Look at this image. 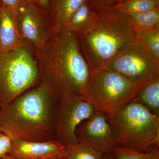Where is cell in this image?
Segmentation results:
<instances>
[{
  "label": "cell",
  "mask_w": 159,
  "mask_h": 159,
  "mask_svg": "<svg viewBox=\"0 0 159 159\" xmlns=\"http://www.w3.org/2000/svg\"><path fill=\"white\" fill-rule=\"evenodd\" d=\"M59 100L44 80L0 108V132L12 141L55 139Z\"/></svg>",
  "instance_id": "1"
},
{
  "label": "cell",
  "mask_w": 159,
  "mask_h": 159,
  "mask_svg": "<svg viewBox=\"0 0 159 159\" xmlns=\"http://www.w3.org/2000/svg\"><path fill=\"white\" fill-rule=\"evenodd\" d=\"M39 51L41 79L58 100L68 95L83 96L91 71L77 34L62 29L52 34Z\"/></svg>",
  "instance_id": "2"
},
{
  "label": "cell",
  "mask_w": 159,
  "mask_h": 159,
  "mask_svg": "<svg viewBox=\"0 0 159 159\" xmlns=\"http://www.w3.org/2000/svg\"><path fill=\"white\" fill-rule=\"evenodd\" d=\"M94 10L97 20L93 30L77 35L91 72L102 68L119 50L136 39L126 11L120 8L108 11Z\"/></svg>",
  "instance_id": "3"
},
{
  "label": "cell",
  "mask_w": 159,
  "mask_h": 159,
  "mask_svg": "<svg viewBox=\"0 0 159 159\" xmlns=\"http://www.w3.org/2000/svg\"><path fill=\"white\" fill-rule=\"evenodd\" d=\"M116 139V146L142 152L159 148V116L130 100L105 113Z\"/></svg>",
  "instance_id": "4"
},
{
  "label": "cell",
  "mask_w": 159,
  "mask_h": 159,
  "mask_svg": "<svg viewBox=\"0 0 159 159\" xmlns=\"http://www.w3.org/2000/svg\"><path fill=\"white\" fill-rule=\"evenodd\" d=\"M39 66L26 45L16 51L0 53V102L2 106L36 85Z\"/></svg>",
  "instance_id": "5"
},
{
  "label": "cell",
  "mask_w": 159,
  "mask_h": 159,
  "mask_svg": "<svg viewBox=\"0 0 159 159\" xmlns=\"http://www.w3.org/2000/svg\"><path fill=\"white\" fill-rule=\"evenodd\" d=\"M139 84L100 68L91 72L83 96L97 109L106 113L133 100Z\"/></svg>",
  "instance_id": "6"
},
{
  "label": "cell",
  "mask_w": 159,
  "mask_h": 159,
  "mask_svg": "<svg viewBox=\"0 0 159 159\" xmlns=\"http://www.w3.org/2000/svg\"><path fill=\"white\" fill-rule=\"evenodd\" d=\"M102 67L117 72L136 84L159 77V61L137 38L107 61Z\"/></svg>",
  "instance_id": "7"
},
{
  "label": "cell",
  "mask_w": 159,
  "mask_h": 159,
  "mask_svg": "<svg viewBox=\"0 0 159 159\" xmlns=\"http://www.w3.org/2000/svg\"><path fill=\"white\" fill-rule=\"evenodd\" d=\"M96 108L82 95H70L59 100L55 139L66 147L78 143L76 131L80 123L90 118Z\"/></svg>",
  "instance_id": "8"
},
{
  "label": "cell",
  "mask_w": 159,
  "mask_h": 159,
  "mask_svg": "<svg viewBox=\"0 0 159 159\" xmlns=\"http://www.w3.org/2000/svg\"><path fill=\"white\" fill-rule=\"evenodd\" d=\"M76 134L78 143L103 155L111 153L116 147V135L106 115L97 109L90 118L79 124Z\"/></svg>",
  "instance_id": "9"
},
{
  "label": "cell",
  "mask_w": 159,
  "mask_h": 159,
  "mask_svg": "<svg viewBox=\"0 0 159 159\" xmlns=\"http://www.w3.org/2000/svg\"><path fill=\"white\" fill-rule=\"evenodd\" d=\"M17 26L25 45L39 50L52 34V27L48 12L34 4L29 3L18 11Z\"/></svg>",
  "instance_id": "10"
},
{
  "label": "cell",
  "mask_w": 159,
  "mask_h": 159,
  "mask_svg": "<svg viewBox=\"0 0 159 159\" xmlns=\"http://www.w3.org/2000/svg\"><path fill=\"white\" fill-rule=\"evenodd\" d=\"M66 146L55 139L38 142L16 140L8 154L16 159H54L62 155Z\"/></svg>",
  "instance_id": "11"
},
{
  "label": "cell",
  "mask_w": 159,
  "mask_h": 159,
  "mask_svg": "<svg viewBox=\"0 0 159 159\" xmlns=\"http://www.w3.org/2000/svg\"><path fill=\"white\" fill-rule=\"evenodd\" d=\"M18 13L4 5L0 7V53L16 51L25 45L18 28Z\"/></svg>",
  "instance_id": "12"
},
{
  "label": "cell",
  "mask_w": 159,
  "mask_h": 159,
  "mask_svg": "<svg viewBox=\"0 0 159 159\" xmlns=\"http://www.w3.org/2000/svg\"><path fill=\"white\" fill-rule=\"evenodd\" d=\"M86 0H50L48 10L52 34L65 28L70 18Z\"/></svg>",
  "instance_id": "13"
},
{
  "label": "cell",
  "mask_w": 159,
  "mask_h": 159,
  "mask_svg": "<svg viewBox=\"0 0 159 159\" xmlns=\"http://www.w3.org/2000/svg\"><path fill=\"white\" fill-rule=\"evenodd\" d=\"M97 20L96 11L86 1L72 15L65 29L77 35L87 34L95 28Z\"/></svg>",
  "instance_id": "14"
},
{
  "label": "cell",
  "mask_w": 159,
  "mask_h": 159,
  "mask_svg": "<svg viewBox=\"0 0 159 159\" xmlns=\"http://www.w3.org/2000/svg\"><path fill=\"white\" fill-rule=\"evenodd\" d=\"M133 99L159 116V77L140 84Z\"/></svg>",
  "instance_id": "15"
},
{
  "label": "cell",
  "mask_w": 159,
  "mask_h": 159,
  "mask_svg": "<svg viewBox=\"0 0 159 159\" xmlns=\"http://www.w3.org/2000/svg\"><path fill=\"white\" fill-rule=\"evenodd\" d=\"M126 12L130 17L135 31L159 29V7L145 12Z\"/></svg>",
  "instance_id": "16"
},
{
  "label": "cell",
  "mask_w": 159,
  "mask_h": 159,
  "mask_svg": "<svg viewBox=\"0 0 159 159\" xmlns=\"http://www.w3.org/2000/svg\"><path fill=\"white\" fill-rule=\"evenodd\" d=\"M104 155L86 145L78 143L66 147L60 159H103Z\"/></svg>",
  "instance_id": "17"
},
{
  "label": "cell",
  "mask_w": 159,
  "mask_h": 159,
  "mask_svg": "<svg viewBox=\"0 0 159 159\" xmlns=\"http://www.w3.org/2000/svg\"><path fill=\"white\" fill-rule=\"evenodd\" d=\"M137 39L159 62V29L135 31Z\"/></svg>",
  "instance_id": "18"
},
{
  "label": "cell",
  "mask_w": 159,
  "mask_h": 159,
  "mask_svg": "<svg viewBox=\"0 0 159 159\" xmlns=\"http://www.w3.org/2000/svg\"><path fill=\"white\" fill-rule=\"evenodd\" d=\"M112 153L116 159H159V148L142 152L134 148L116 146Z\"/></svg>",
  "instance_id": "19"
},
{
  "label": "cell",
  "mask_w": 159,
  "mask_h": 159,
  "mask_svg": "<svg viewBox=\"0 0 159 159\" xmlns=\"http://www.w3.org/2000/svg\"><path fill=\"white\" fill-rule=\"evenodd\" d=\"M159 7V4L152 0H123L119 8L129 12H142Z\"/></svg>",
  "instance_id": "20"
},
{
  "label": "cell",
  "mask_w": 159,
  "mask_h": 159,
  "mask_svg": "<svg viewBox=\"0 0 159 159\" xmlns=\"http://www.w3.org/2000/svg\"><path fill=\"white\" fill-rule=\"evenodd\" d=\"M123 0H86V2L94 10L108 11L118 9Z\"/></svg>",
  "instance_id": "21"
},
{
  "label": "cell",
  "mask_w": 159,
  "mask_h": 159,
  "mask_svg": "<svg viewBox=\"0 0 159 159\" xmlns=\"http://www.w3.org/2000/svg\"><path fill=\"white\" fill-rule=\"evenodd\" d=\"M12 146V140L8 136L0 132V159L9 154Z\"/></svg>",
  "instance_id": "22"
},
{
  "label": "cell",
  "mask_w": 159,
  "mask_h": 159,
  "mask_svg": "<svg viewBox=\"0 0 159 159\" xmlns=\"http://www.w3.org/2000/svg\"><path fill=\"white\" fill-rule=\"evenodd\" d=\"M2 2L4 6L18 11L29 4L27 0H2Z\"/></svg>",
  "instance_id": "23"
},
{
  "label": "cell",
  "mask_w": 159,
  "mask_h": 159,
  "mask_svg": "<svg viewBox=\"0 0 159 159\" xmlns=\"http://www.w3.org/2000/svg\"><path fill=\"white\" fill-rule=\"evenodd\" d=\"M50 1V0H27L28 3L36 5L48 13Z\"/></svg>",
  "instance_id": "24"
},
{
  "label": "cell",
  "mask_w": 159,
  "mask_h": 159,
  "mask_svg": "<svg viewBox=\"0 0 159 159\" xmlns=\"http://www.w3.org/2000/svg\"><path fill=\"white\" fill-rule=\"evenodd\" d=\"M103 159H116L112 152L107 154L103 156Z\"/></svg>",
  "instance_id": "25"
},
{
  "label": "cell",
  "mask_w": 159,
  "mask_h": 159,
  "mask_svg": "<svg viewBox=\"0 0 159 159\" xmlns=\"http://www.w3.org/2000/svg\"><path fill=\"white\" fill-rule=\"evenodd\" d=\"M0 159H15L14 158L12 157L11 156H10V155H9V154L6 155V156H5V157H3L2 158Z\"/></svg>",
  "instance_id": "26"
},
{
  "label": "cell",
  "mask_w": 159,
  "mask_h": 159,
  "mask_svg": "<svg viewBox=\"0 0 159 159\" xmlns=\"http://www.w3.org/2000/svg\"><path fill=\"white\" fill-rule=\"evenodd\" d=\"M153 2H155L157 3H158L159 4V0H152Z\"/></svg>",
  "instance_id": "27"
},
{
  "label": "cell",
  "mask_w": 159,
  "mask_h": 159,
  "mask_svg": "<svg viewBox=\"0 0 159 159\" xmlns=\"http://www.w3.org/2000/svg\"><path fill=\"white\" fill-rule=\"evenodd\" d=\"M3 5L2 2V0H0V7L2 6V5Z\"/></svg>",
  "instance_id": "28"
},
{
  "label": "cell",
  "mask_w": 159,
  "mask_h": 159,
  "mask_svg": "<svg viewBox=\"0 0 159 159\" xmlns=\"http://www.w3.org/2000/svg\"><path fill=\"white\" fill-rule=\"evenodd\" d=\"M2 107V104H1V102H0V108H1Z\"/></svg>",
  "instance_id": "29"
},
{
  "label": "cell",
  "mask_w": 159,
  "mask_h": 159,
  "mask_svg": "<svg viewBox=\"0 0 159 159\" xmlns=\"http://www.w3.org/2000/svg\"><path fill=\"white\" fill-rule=\"evenodd\" d=\"M54 159H60V158Z\"/></svg>",
  "instance_id": "30"
}]
</instances>
